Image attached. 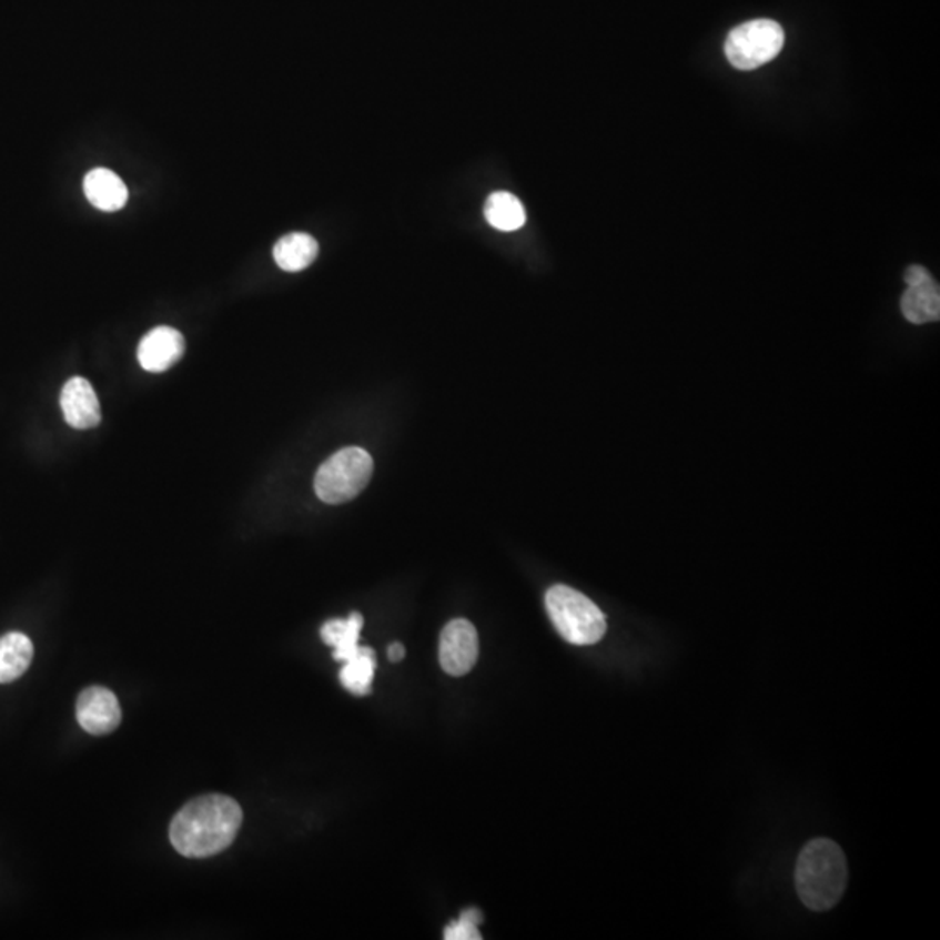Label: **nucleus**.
<instances>
[{"instance_id":"1","label":"nucleus","mask_w":940,"mask_h":940,"mask_svg":"<svg viewBox=\"0 0 940 940\" xmlns=\"http://www.w3.org/2000/svg\"><path fill=\"white\" fill-rule=\"evenodd\" d=\"M243 823V810L225 795L199 796L174 816L170 840L174 850L190 859L216 856L234 843Z\"/></svg>"},{"instance_id":"2","label":"nucleus","mask_w":940,"mask_h":940,"mask_svg":"<svg viewBox=\"0 0 940 940\" xmlns=\"http://www.w3.org/2000/svg\"><path fill=\"white\" fill-rule=\"evenodd\" d=\"M799 899L811 911H829L847 890L848 866L840 845L817 838L801 850L796 863Z\"/></svg>"},{"instance_id":"3","label":"nucleus","mask_w":940,"mask_h":940,"mask_svg":"<svg viewBox=\"0 0 940 940\" xmlns=\"http://www.w3.org/2000/svg\"><path fill=\"white\" fill-rule=\"evenodd\" d=\"M545 608L557 633L572 645H594L605 636L606 618L587 596L568 586H554L545 594Z\"/></svg>"},{"instance_id":"4","label":"nucleus","mask_w":940,"mask_h":940,"mask_svg":"<svg viewBox=\"0 0 940 940\" xmlns=\"http://www.w3.org/2000/svg\"><path fill=\"white\" fill-rule=\"evenodd\" d=\"M372 476L373 458L366 449L343 448L321 465L315 474V493L326 504H345L366 488Z\"/></svg>"},{"instance_id":"5","label":"nucleus","mask_w":940,"mask_h":940,"mask_svg":"<svg viewBox=\"0 0 940 940\" xmlns=\"http://www.w3.org/2000/svg\"><path fill=\"white\" fill-rule=\"evenodd\" d=\"M784 30L774 20H752L731 30L725 53L735 69L755 70L779 57Z\"/></svg>"},{"instance_id":"6","label":"nucleus","mask_w":940,"mask_h":940,"mask_svg":"<svg viewBox=\"0 0 940 940\" xmlns=\"http://www.w3.org/2000/svg\"><path fill=\"white\" fill-rule=\"evenodd\" d=\"M479 638L476 627L464 618L449 621L441 633L439 663L449 676H465L476 666Z\"/></svg>"},{"instance_id":"7","label":"nucleus","mask_w":940,"mask_h":940,"mask_svg":"<svg viewBox=\"0 0 940 940\" xmlns=\"http://www.w3.org/2000/svg\"><path fill=\"white\" fill-rule=\"evenodd\" d=\"M79 725L91 735H107L121 725L119 700L109 688L89 686L78 698Z\"/></svg>"},{"instance_id":"8","label":"nucleus","mask_w":940,"mask_h":940,"mask_svg":"<svg viewBox=\"0 0 940 940\" xmlns=\"http://www.w3.org/2000/svg\"><path fill=\"white\" fill-rule=\"evenodd\" d=\"M185 338L174 327L159 326L143 336L138 347V361L150 373H162L182 360Z\"/></svg>"},{"instance_id":"9","label":"nucleus","mask_w":940,"mask_h":940,"mask_svg":"<svg viewBox=\"0 0 940 940\" xmlns=\"http://www.w3.org/2000/svg\"><path fill=\"white\" fill-rule=\"evenodd\" d=\"M61 410L70 427L84 428L97 427L101 422L100 401L93 385L82 376H73L63 385L60 397Z\"/></svg>"},{"instance_id":"10","label":"nucleus","mask_w":940,"mask_h":940,"mask_svg":"<svg viewBox=\"0 0 940 940\" xmlns=\"http://www.w3.org/2000/svg\"><path fill=\"white\" fill-rule=\"evenodd\" d=\"M84 194L94 208L109 213L122 210L130 195L119 174L105 168H97L85 174Z\"/></svg>"},{"instance_id":"11","label":"nucleus","mask_w":940,"mask_h":940,"mask_svg":"<svg viewBox=\"0 0 940 940\" xmlns=\"http://www.w3.org/2000/svg\"><path fill=\"white\" fill-rule=\"evenodd\" d=\"M902 314L912 324L932 323L939 321L940 291L936 281L927 279L923 283L914 284L906 290L902 296Z\"/></svg>"},{"instance_id":"12","label":"nucleus","mask_w":940,"mask_h":940,"mask_svg":"<svg viewBox=\"0 0 940 940\" xmlns=\"http://www.w3.org/2000/svg\"><path fill=\"white\" fill-rule=\"evenodd\" d=\"M363 615L351 614L348 618H335L324 624L321 638L335 648V660L347 663L360 650V636L363 629Z\"/></svg>"},{"instance_id":"13","label":"nucleus","mask_w":940,"mask_h":940,"mask_svg":"<svg viewBox=\"0 0 940 940\" xmlns=\"http://www.w3.org/2000/svg\"><path fill=\"white\" fill-rule=\"evenodd\" d=\"M320 255V244L312 235L293 232L279 239L274 246V260L283 271L300 272L307 269Z\"/></svg>"},{"instance_id":"14","label":"nucleus","mask_w":940,"mask_h":940,"mask_svg":"<svg viewBox=\"0 0 940 940\" xmlns=\"http://www.w3.org/2000/svg\"><path fill=\"white\" fill-rule=\"evenodd\" d=\"M33 658V645L24 634L9 633L0 638V685L12 683L27 673Z\"/></svg>"},{"instance_id":"15","label":"nucleus","mask_w":940,"mask_h":940,"mask_svg":"<svg viewBox=\"0 0 940 940\" xmlns=\"http://www.w3.org/2000/svg\"><path fill=\"white\" fill-rule=\"evenodd\" d=\"M376 655L372 648L360 646L354 657L343 663L340 670V681L343 688L351 694L363 697L372 691L373 678H375Z\"/></svg>"},{"instance_id":"16","label":"nucleus","mask_w":940,"mask_h":940,"mask_svg":"<svg viewBox=\"0 0 940 940\" xmlns=\"http://www.w3.org/2000/svg\"><path fill=\"white\" fill-rule=\"evenodd\" d=\"M485 219L497 231H519L526 223V211L511 192H493L485 202Z\"/></svg>"},{"instance_id":"17","label":"nucleus","mask_w":940,"mask_h":940,"mask_svg":"<svg viewBox=\"0 0 940 940\" xmlns=\"http://www.w3.org/2000/svg\"><path fill=\"white\" fill-rule=\"evenodd\" d=\"M483 923V914L479 909L471 908L462 912L458 920L453 921L444 930V939L446 940H481L483 936L479 933V924Z\"/></svg>"},{"instance_id":"18","label":"nucleus","mask_w":940,"mask_h":940,"mask_svg":"<svg viewBox=\"0 0 940 940\" xmlns=\"http://www.w3.org/2000/svg\"><path fill=\"white\" fill-rule=\"evenodd\" d=\"M927 279H932L930 272L924 269V266L912 265L909 266L908 272H906L904 281L908 283V286H914V284L923 283Z\"/></svg>"},{"instance_id":"19","label":"nucleus","mask_w":940,"mask_h":940,"mask_svg":"<svg viewBox=\"0 0 940 940\" xmlns=\"http://www.w3.org/2000/svg\"><path fill=\"white\" fill-rule=\"evenodd\" d=\"M387 654L391 663H401L404 658V654H406V650H404V646L401 645V643H392V645L388 646Z\"/></svg>"}]
</instances>
